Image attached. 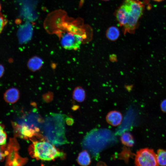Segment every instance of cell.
<instances>
[{
	"label": "cell",
	"mask_w": 166,
	"mask_h": 166,
	"mask_svg": "<svg viewBox=\"0 0 166 166\" xmlns=\"http://www.w3.org/2000/svg\"><path fill=\"white\" fill-rule=\"evenodd\" d=\"M33 152L34 157L43 160L49 161L64 156L63 152L58 151L51 144L45 141L35 143Z\"/></svg>",
	"instance_id": "3957f363"
},
{
	"label": "cell",
	"mask_w": 166,
	"mask_h": 166,
	"mask_svg": "<svg viewBox=\"0 0 166 166\" xmlns=\"http://www.w3.org/2000/svg\"><path fill=\"white\" fill-rule=\"evenodd\" d=\"M1 150L5 155L7 156L6 161V165L17 166L21 165L23 163V159L21 157L17 151L18 149V145L16 140L11 138L6 146L1 147Z\"/></svg>",
	"instance_id": "277c9868"
},
{
	"label": "cell",
	"mask_w": 166,
	"mask_h": 166,
	"mask_svg": "<svg viewBox=\"0 0 166 166\" xmlns=\"http://www.w3.org/2000/svg\"><path fill=\"white\" fill-rule=\"evenodd\" d=\"M51 113L43 122L42 128L44 135L51 144L59 146L68 143L65 136V124L67 117Z\"/></svg>",
	"instance_id": "7a4b0ae2"
},
{
	"label": "cell",
	"mask_w": 166,
	"mask_h": 166,
	"mask_svg": "<svg viewBox=\"0 0 166 166\" xmlns=\"http://www.w3.org/2000/svg\"><path fill=\"white\" fill-rule=\"evenodd\" d=\"M4 125L0 123V129H4Z\"/></svg>",
	"instance_id": "44dd1931"
},
{
	"label": "cell",
	"mask_w": 166,
	"mask_h": 166,
	"mask_svg": "<svg viewBox=\"0 0 166 166\" xmlns=\"http://www.w3.org/2000/svg\"><path fill=\"white\" fill-rule=\"evenodd\" d=\"M85 91L82 87L78 86L75 88L73 93V97L74 100L81 102L85 100Z\"/></svg>",
	"instance_id": "7c38bea8"
},
{
	"label": "cell",
	"mask_w": 166,
	"mask_h": 166,
	"mask_svg": "<svg viewBox=\"0 0 166 166\" xmlns=\"http://www.w3.org/2000/svg\"><path fill=\"white\" fill-rule=\"evenodd\" d=\"M83 39L79 34L68 33L64 34L61 40V45L67 50H76L80 47Z\"/></svg>",
	"instance_id": "52a82bcc"
},
{
	"label": "cell",
	"mask_w": 166,
	"mask_h": 166,
	"mask_svg": "<svg viewBox=\"0 0 166 166\" xmlns=\"http://www.w3.org/2000/svg\"><path fill=\"white\" fill-rule=\"evenodd\" d=\"M135 164L137 166L159 165L156 154L153 149L147 148L140 149L137 152Z\"/></svg>",
	"instance_id": "8992f818"
},
{
	"label": "cell",
	"mask_w": 166,
	"mask_h": 166,
	"mask_svg": "<svg viewBox=\"0 0 166 166\" xmlns=\"http://www.w3.org/2000/svg\"><path fill=\"white\" fill-rule=\"evenodd\" d=\"M43 64V61L41 58L37 56H34L29 59L27 65L30 70L35 72L40 69Z\"/></svg>",
	"instance_id": "30bf717a"
},
{
	"label": "cell",
	"mask_w": 166,
	"mask_h": 166,
	"mask_svg": "<svg viewBox=\"0 0 166 166\" xmlns=\"http://www.w3.org/2000/svg\"><path fill=\"white\" fill-rule=\"evenodd\" d=\"M5 71V69L4 66L0 64V78L3 75Z\"/></svg>",
	"instance_id": "d6986e66"
},
{
	"label": "cell",
	"mask_w": 166,
	"mask_h": 166,
	"mask_svg": "<svg viewBox=\"0 0 166 166\" xmlns=\"http://www.w3.org/2000/svg\"><path fill=\"white\" fill-rule=\"evenodd\" d=\"M78 163L81 166H88L91 163V159L90 156L88 152L86 150H84L79 154L77 158Z\"/></svg>",
	"instance_id": "8fae6325"
},
{
	"label": "cell",
	"mask_w": 166,
	"mask_h": 166,
	"mask_svg": "<svg viewBox=\"0 0 166 166\" xmlns=\"http://www.w3.org/2000/svg\"><path fill=\"white\" fill-rule=\"evenodd\" d=\"M103 1H109L110 0H102Z\"/></svg>",
	"instance_id": "cb8c5ba5"
},
{
	"label": "cell",
	"mask_w": 166,
	"mask_h": 166,
	"mask_svg": "<svg viewBox=\"0 0 166 166\" xmlns=\"http://www.w3.org/2000/svg\"><path fill=\"white\" fill-rule=\"evenodd\" d=\"M120 140L123 144L128 147H132L135 143L132 135L129 132L123 133L121 137Z\"/></svg>",
	"instance_id": "5bb4252c"
},
{
	"label": "cell",
	"mask_w": 166,
	"mask_h": 166,
	"mask_svg": "<svg viewBox=\"0 0 166 166\" xmlns=\"http://www.w3.org/2000/svg\"><path fill=\"white\" fill-rule=\"evenodd\" d=\"M152 0L156 1V2H160L164 0Z\"/></svg>",
	"instance_id": "7402d4cb"
},
{
	"label": "cell",
	"mask_w": 166,
	"mask_h": 166,
	"mask_svg": "<svg viewBox=\"0 0 166 166\" xmlns=\"http://www.w3.org/2000/svg\"><path fill=\"white\" fill-rule=\"evenodd\" d=\"M122 118V115L121 112L113 110L107 113L106 117V120L109 124L113 126H117L121 124Z\"/></svg>",
	"instance_id": "ba28073f"
},
{
	"label": "cell",
	"mask_w": 166,
	"mask_h": 166,
	"mask_svg": "<svg viewBox=\"0 0 166 166\" xmlns=\"http://www.w3.org/2000/svg\"><path fill=\"white\" fill-rule=\"evenodd\" d=\"M144 9V4L140 0H124L117 10L116 16L124 33H133Z\"/></svg>",
	"instance_id": "6da1fadb"
},
{
	"label": "cell",
	"mask_w": 166,
	"mask_h": 166,
	"mask_svg": "<svg viewBox=\"0 0 166 166\" xmlns=\"http://www.w3.org/2000/svg\"><path fill=\"white\" fill-rule=\"evenodd\" d=\"M17 123L34 134L42 128V125L40 117L34 110L22 116Z\"/></svg>",
	"instance_id": "5b68a950"
},
{
	"label": "cell",
	"mask_w": 166,
	"mask_h": 166,
	"mask_svg": "<svg viewBox=\"0 0 166 166\" xmlns=\"http://www.w3.org/2000/svg\"><path fill=\"white\" fill-rule=\"evenodd\" d=\"M5 156L6 155L4 153L0 151V161H2Z\"/></svg>",
	"instance_id": "ffe728a7"
},
{
	"label": "cell",
	"mask_w": 166,
	"mask_h": 166,
	"mask_svg": "<svg viewBox=\"0 0 166 166\" xmlns=\"http://www.w3.org/2000/svg\"><path fill=\"white\" fill-rule=\"evenodd\" d=\"M120 34L119 30L115 26H111L109 28L106 33L107 38L111 41L117 40L119 38Z\"/></svg>",
	"instance_id": "4fadbf2b"
},
{
	"label": "cell",
	"mask_w": 166,
	"mask_h": 166,
	"mask_svg": "<svg viewBox=\"0 0 166 166\" xmlns=\"http://www.w3.org/2000/svg\"><path fill=\"white\" fill-rule=\"evenodd\" d=\"M20 96L19 90L15 88H10L6 90L4 94V99L6 102L13 104L18 100Z\"/></svg>",
	"instance_id": "9c48e42d"
},
{
	"label": "cell",
	"mask_w": 166,
	"mask_h": 166,
	"mask_svg": "<svg viewBox=\"0 0 166 166\" xmlns=\"http://www.w3.org/2000/svg\"><path fill=\"white\" fill-rule=\"evenodd\" d=\"M7 22L8 20L6 17L0 13V34Z\"/></svg>",
	"instance_id": "2e32d148"
},
{
	"label": "cell",
	"mask_w": 166,
	"mask_h": 166,
	"mask_svg": "<svg viewBox=\"0 0 166 166\" xmlns=\"http://www.w3.org/2000/svg\"><path fill=\"white\" fill-rule=\"evenodd\" d=\"M156 155L159 165H166V150L158 149Z\"/></svg>",
	"instance_id": "9a60e30c"
},
{
	"label": "cell",
	"mask_w": 166,
	"mask_h": 166,
	"mask_svg": "<svg viewBox=\"0 0 166 166\" xmlns=\"http://www.w3.org/2000/svg\"><path fill=\"white\" fill-rule=\"evenodd\" d=\"M160 108L163 112L166 113V99L163 100L161 102Z\"/></svg>",
	"instance_id": "ac0fdd59"
},
{
	"label": "cell",
	"mask_w": 166,
	"mask_h": 166,
	"mask_svg": "<svg viewBox=\"0 0 166 166\" xmlns=\"http://www.w3.org/2000/svg\"><path fill=\"white\" fill-rule=\"evenodd\" d=\"M1 6L0 3V11H1Z\"/></svg>",
	"instance_id": "603a6c76"
},
{
	"label": "cell",
	"mask_w": 166,
	"mask_h": 166,
	"mask_svg": "<svg viewBox=\"0 0 166 166\" xmlns=\"http://www.w3.org/2000/svg\"><path fill=\"white\" fill-rule=\"evenodd\" d=\"M7 139V135L3 129H0V145L5 144Z\"/></svg>",
	"instance_id": "e0dca14e"
}]
</instances>
